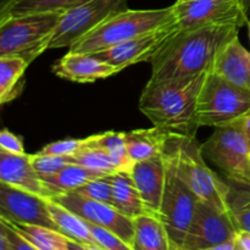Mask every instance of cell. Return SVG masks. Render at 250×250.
Returning a JSON list of instances; mask_svg holds the SVG:
<instances>
[{"mask_svg":"<svg viewBox=\"0 0 250 250\" xmlns=\"http://www.w3.org/2000/svg\"><path fill=\"white\" fill-rule=\"evenodd\" d=\"M0 149L11 154L22 155L26 154L23 148V143L17 136H15L9 129H2L0 133Z\"/></svg>","mask_w":250,"mask_h":250,"instance_id":"cell-35","label":"cell"},{"mask_svg":"<svg viewBox=\"0 0 250 250\" xmlns=\"http://www.w3.org/2000/svg\"><path fill=\"white\" fill-rule=\"evenodd\" d=\"M250 112V89L224 80L209 70L197 100L199 127H221L239 121Z\"/></svg>","mask_w":250,"mask_h":250,"instance_id":"cell-6","label":"cell"},{"mask_svg":"<svg viewBox=\"0 0 250 250\" xmlns=\"http://www.w3.org/2000/svg\"><path fill=\"white\" fill-rule=\"evenodd\" d=\"M238 250H242V249H239V247H238Z\"/></svg>","mask_w":250,"mask_h":250,"instance_id":"cell-44","label":"cell"},{"mask_svg":"<svg viewBox=\"0 0 250 250\" xmlns=\"http://www.w3.org/2000/svg\"><path fill=\"white\" fill-rule=\"evenodd\" d=\"M0 217L59 231L49 210L48 199L2 182H0Z\"/></svg>","mask_w":250,"mask_h":250,"instance_id":"cell-14","label":"cell"},{"mask_svg":"<svg viewBox=\"0 0 250 250\" xmlns=\"http://www.w3.org/2000/svg\"><path fill=\"white\" fill-rule=\"evenodd\" d=\"M247 27H248V32H249V39H250V20L247 21Z\"/></svg>","mask_w":250,"mask_h":250,"instance_id":"cell-42","label":"cell"},{"mask_svg":"<svg viewBox=\"0 0 250 250\" xmlns=\"http://www.w3.org/2000/svg\"><path fill=\"white\" fill-rule=\"evenodd\" d=\"M84 139H62L49 143L39 153L51 155H73L82 146Z\"/></svg>","mask_w":250,"mask_h":250,"instance_id":"cell-33","label":"cell"},{"mask_svg":"<svg viewBox=\"0 0 250 250\" xmlns=\"http://www.w3.org/2000/svg\"><path fill=\"white\" fill-rule=\"evenodd\" d=\"M12 227L39 250H68V238L56 229L36 225L17 224L7 220Z\"/></svg>","mask_w":250,"mask_h":250,"instance_id":"cell-27","label":"cell"},{"mask_svg":"<svg viewBox=\"0 0 250 250\" xmlns=\"http://www.w3.org/2000/svg\"><path fill=\"white\" fill-rule=\"evenodd\" d=\"M237 24H210L180 29L150 60V82L197 77L211 68L222 46L238 36Z\"/></svg>","mask_w":250,"mask_h":250,"instance_id":"cell-1","label":"cell"},{"mask_svg":"<svg viewBox=\"0 0 250 250\" xmlns=\"http://www.w3.org/2000/svg\"><path fill=\"white\" fill-rule=\"evenodd\" d=\"M242 4V7H243L244 12L247 14V16L250 17V0H239Z\"/></svg>","mask_w":250,"mask_h":250,"instance_id":"cell-40","label":"cell"},{"mask_svg":"<svg viewBox=\"0 0 250 250\" xmlns=\"http://www.w3.org/2000/svg\"><path fill=\"white\" fill-rule=\"evenodd\" d=\"M229 211L237 229L250 232V185L229 181Z\"/></svg>","mask_w":250,"mask_h":250,"instance_id":"cell-28","label":"cell"},{"mask_svg":"<svg viewBox=\"0 0 250 250\" xmlns=\"http://www.w3.org/2000/svg\"><path fill=\"white\" fill-rule=\"evenodd\" d=\"M126 9L127 0H78L61 15L49 49H70L110 15Z\"/></svg>","mask_w":250,"mask_h":250,"instance_id":"cell-9","label":"cell"},{"mask_svg":"<svg viewBox=\"0 0 250 250\" xmlns=\"http://www.w3.org/2000/svg\"><path fill=\"white\" fill-rule=\"evenodd\" d=\"M171 133L172 132L168 129L158 126L125 132L127 151L133 165L139 161L161 155Z\"/></svg>","mask_w":250,"mask_h":250,"instance_id":"cell-19","label":"cell"},{"mask_svg":"<svg viewBox=\"0 0 250 250\" xmlns=\"http://www.w3.org/2000/svg\"><path fill=\"white\" fill-rule=\"evenodd\" d=\"M78 0H4L0 20L24 15L66 11Z\"/></svg>","mask_w":250,"mask_h":250,"instance_id":"cell-24","label":"cell"},{"mask_svg":"<svg viewBox=\"0 0 250 250\" xmlns=\"http://www.w3.org/2000/svg\"><path fill=\"white\" fill-rule=\"evenodd\" d=\"M180 31L177 21L165 24L158 29L111 46L105 50L93 53L100 60L110 63L122 71L134 63L150 61L161 46Z\"/></svg>","mask_w":250,"mask_h":250,"instance_id":"cell-13","label":"cell"},{"mask_svg":"<svg viewBox=\"0 0 250 250\" xmlns=\"http://www.w3.org/2000/svg\"><path fill=\"white\" fill-rule=\"evenodd\" d=\"M112 207L131 219L150 214L144 205L131 172L119 171L112 175Z\"/></svg>","mask_w":250,"mask_h":250,"instance_id":"cell-20","label":"cell"},{"mask_svg":"<svg viewBox=\"0 0 250 250\" xmlns=\"http://www.w3.org/2000/svg\"><path fill=\"white\" fill-rule=\"evenodd\" d=\"M180 29L210 24H247L249 17L239 0H188L173 4Z\"/></svg>","mask_w":250,"mask_h":250,"instance_id":"cell-10","label":"cell"},{"mask_svg":"<svg viewBox=\"0 0 250 250\" xmlns=\"http://www.w3.org/2000/svg\"><path fill=\"white\" fill-rule=\"evenodd\" d=\"M133 250H170V237L156 215H141L133 219Z\"/></svg>","mask_w":250,"mask_h":250,"instance_id":"cell-21","label":"cell"},{"mask_svg":"<svg viewBox=\"0 0 250 250\" xmlns=\"http://www.w3.org/2000/svg\"><path fill=\"white\" fill-rule=\"evenodd\" d=\"M65 11L24 15L0 20V58L17 56L31 63L49 49Z\"/></svg>","mask_w":250,"mask_h":250,"instance_id":"cell-5","label":"cell"},{"mask_svg":"<svg viewBox=\"0 0 250 250\" xmlns=\"http://www.w3.org/2000/svg\"><path fill=\"white\" fill-rule=\"evenodd\" d=\"M210 70L233 84L250 89V53L238 36L222 46Z\"/></svg>","mask_w":250,"mask_h":250,"instance_id":"cell-18","label":"cell"},{"mask_svg":"<svg viewBox=\"0 0 250 250\" xmlns=\"http://www.w3.org/2000/svg\"><path fill=\"white\" fill-rule=\"evenodd\" d=\"M242 125H243V131H244V134H246L247 142H248V146L250 149V112L247 115V116L243 117V120H242Z\"/></svg>","mask_w":250,"mask_h":250,"instance_id":"cell-39","label":"cell"},{"mask_svg":"<svg viewBox=\"0 0 250 250\" xmlns=\"http://www.w3.org/2000/svg\"><path fill=\"white\" fill-rule=\"evenodd\" d=\"M89 227L95 239V243L102 247V248L106 250H133L131 244L125 242L121 237L117 236L114 232L97 226V225L90 224V222Z\"/></svg>","mask_w":250,"mask_h":250,"instance_id":"cell-32","label":"cell"},{"mask_svg":"<svg viewBox=\"0 0 250 250\" xmlns=\"http://www.w3.org/2000/svg\"><path fill=\"white\" fill-rule=\"evenodd\" d=\"M31 163L41 176H49L59 172L70 164H76L73 155H51V154H29Z\"/></svg>","mask_w":250,"mask_h":250,"instance_id":"cell-30","label":"cell"},{"mask_svg":"<svg viewBox=\"0 0 250 250\" xmlns=\"http://www.w3.org/2000/svg\"><path fill=\"white\" fill-rule=\"evenodd\" d=\"M0 182L48 200L59 194L37 172L29 154L17 155L0 149Z\"/></svg>","mask_w":250,"mask_h":250,"instance_id":"cell-15","label":"cell"},{"mask_svg":"<svg viewBox=\"0 0 250 250\" xmlns=\"http://www.w3.org/2000/svg\"><path fill=\"white\" fill-rule=\"evenodd\" d=\"M163 154L166 160V180L156 216L165 226L171 243L183 246L199 199L180 177L171 156L165 150Z\"/></svg>","mask_w":250,"mask_h":250,"instance_id":"cell-8","label":"cell"},{"mask_svg":"<svg viewBox=\"0 0 250 250\" xmlns=\"http://www.w3.org/2000/svg\"><path fill=\"white\" fill-rule=\"evenodd\" d=\"M242 120L216 127L202 144V150L203 155L224 171L229 181L250 185V149Z\"/></svg>","mask_w":250,"mask_h":250,"instance_id":"cell-7","label":"cell"},{"mask_svg":"<svg viewBox=\"0 0 250 250\" xmlns=\"http://www.w3.org/2000/svg\"><path fill=\"white\" fill-rule=\"evenodd\" d=\"M164 150L171 156L177 173L198 199L229 211V185L205 164L202 144L195 134L172 132Z\"/></svg>","mask_w":250,"mask_h":250,"instance_id":"cell-3","label":"cell"},{"mask_svg":"<svg viewBox=\"0 0 250 250\" xmlns=\"http://www.w3.org/2000/svg\"><path fill=\"white\" fill-rule=\"evenodd\" d=\"M51 200L63 205L85 221L114 232L132 246L134 237L133 219L121 214L111 204L93 200L77 192L61 193Z\"/></svg>","mask_w":250,"mask_h":250,"instance_id":"cell-12","label":"cell"},{"mask_svg":"<svg viewBox=\"0 0 250 250\" xmlns=\"http://www.w3.org/2000/svg\"><path fill=\"white\" fill-rule=\"evenodd\" d=\"M49 210L58 229L67 238L81 243L97 244L90 231L89 222L54 200H49Z\"/></svg>","mask_w":250,"mask_h":250,"instance_id":"cell-23","label":"cell"},{"mask_svg":"<svg viewBox=\"0 0 250 250\" xmlns=\"http://www.w3.org/2000/svg\"><path fill=\"white\" fill-rule=\"evenodd\" d=\"M237 229L231 214L199 200L183 241L188 250H200L236 238Z\"/></svg>","mask_w":250,"mask_h":250,"instance_id":"cell-11","label":"cell"},{"mask_svg":"<svg viewBox=\"0 0 250 250\" xmlns=\"http://www.w3.org/2000/svg\"><path fill=\"white\" fill-rule=\"evenodd\" d=\"M29 63L17 56L0 58V103L11 102L20 92L19 82Z\"/></svg>","mask_w":250,"mask_h":250,"instance_id":"cell-26","label":"cell"},{"mask_svg":"<svg viewBox=\"0 0 250 250\" xmlns=\"http://www.w3.org/2000/svg\"><path fill=\"white\" fill-rule=\"evenodd\" d=\"M176 21L172 6L153 10H122L100 22L70 48L73 53L93 54L121 44Z\"/></svg>","mask_w":250,"mask_h":250,"instance_id":"cell-4","label":"cell"},{"mask_svg":"<svg viewBox=\"0 0 250 250\" xmlns=\"http://www.w3.org/2000/svg\"><path fill=\"white\" fill-rule=\"evenodd\" d=\"M237 244H238L239 249L242 250H250V232L243 231V229H238L236 236Z\"/></svg>","mask_w":250,"mask_h":250,"instance_id":"cell-37","label":"cell"},{"mask_svg":"<svg viewBox=\"0 0 250 250\" xmlns=\"http://www.w3.org/2000/svg\"><path fill=\"white\" fill-rule=\"evenodd\" d=\"M93 200L112 205V175L97 178L73 190Z\"/></svg>","mask_w":250,"mask_h":250,"instance_id":"cell-31","label":"cell"},{"mask_svg":"<svg viewBox=\"0 0 250 250\" xmlns=\"http://www.w3.org/2000/svg\"><path fill=\"white\" fill-rule=\"evenodd\" d=\"M0 229L9 238L12 246V250H39L34 244H32L23 236H21L4 217H0Z\"/></svg>","mask_w":250,"mask_h":250,"instance_id":"cell-34","label":"cell"},{"mask_svg":"<svg viewBox=\"0 0 250 250\" xmlns=\"http://www.w3.org/2000/svg\"><path fill=\"white\" fill-rule=\"evenodd\" d=\"M200 250H238V244H237L236 238L232 239V241L225 242V243L217 244V246L209 247V248H204Z\"/></svg>","mask_w":250,"mask_h":250,"instance_id":"cell-38","label":"cell"},{"mask_svg":"<svg viewBox=\"0 0 250 250\" xmlns=\"http://www.w3.org/2000/svg\"><path fill=\"white\" fill-rule=\"evenodd\" d=\"M67 247L68 250H106L102 248L98 244H89V243H81V242L72 241V239L68 238L67 241Z\"/></svg>","mask_w":250,"mask_h":250,"instance_id":"cell-36","label":"cell"},{"mask_svg":"<svg viewBox=\"0 0 250 250\" xmlns=\"http://www.w3.org/2000/svg\"><path fill=\"white\" fill-rule=\"evenodd\" d=\"M177 2H183V1H188V0H176Z\"/></svg>","mask_w":250,"mask_h":250,"instance_id":"cell-43","label":"cell"},{"mask_svg":"<svg viewBox=\"0 0 250 250\" xmlns=\"http://www.w3.org/2000/svg\"><path fill=\"white\" fill-rule=\"evenodd\" d=\"M51 70L58 77L77 83H92L120 72L119 68L100 60L94 54L70 50L54 63Z\"/></svg>","mask_w":250,"mask_h":250,"instance_id":"cell-16","label":"cell"},{"mask_svg":"<svg viewBox=\"0 0 250 250\" xmlns=\"http://www.w3.org/2000/svg\"><path fill=\"white\" fill-rule=\"evenodd\" d=\"M170 250H188V249H186L183 246H178V244H172V243H171Z\"/></svg>","mask_w":250,"mask_h":250,"instance_id":"cell-41","label":"cell"},{"mask_svg":"<svg viewBox=\"0 0 250 250\" xmlns=\"http://www.w3.org/2000/svg\"><path fill=\"white\" fill-rule=\"evenodd\" d=\"M73 158L76 164H80L85 167L102 171L109 175L117 172L107 150L100 144L98 134L84 138L82 146L73 154Z\"/></svg>","mask_w":250,"mask_h":250,"instance_id":"cell-25","label":"cell"},{"mask_svg":"<svg viewBox=\"0 0 250 250\" xmlns=\"http://www.w3.org/2000/svg\"><path fill=\"white\" fill-rule=\"evenodd\" d=\"M98 138H99L100 144L109 153L117 172L119 171L131 172L132 167H133V163H132L128 151H127L125 132L109 131L105 132V133H99Z\"/></svg>","mask_w":250,"mask_h":250,"instance_id":"cell-29","label":"cell"},{"mask_svg":"<svg viewBox=\"0 0 250 250\" xmlns=\"http://www.w3.org/2000/svg\"><path fill=\"white\" fill-rule=\"evenodd\" d=\"M109 176V173L102 171L93 170L85 167L80 164H70L66 167L54 175L42 176L44 181L53 188L54 190L61 194L65 192H73L82 186L97 180V178Z\"/></svg>","mask_w":250,"mask_h":250,"instance_id":"cell-22","label":"cell"},{"mask_svg":"<svg viewBox=\"0 0 250 250\" xmlns=\"http://www.w3.org/2000/svg\"><path fill=\"white\" fill-rule=\"evenodd\" d=\"M208 72V71H207ZM207 72L183 80L150 82L142 92L139 109L154 126L181 134H195V109Z\"/></svg>","mask_w":250,"mask_h":250,"instance_id":"cell-2","label":"cell"},{"mask_svg":"<svg viewBox=\"0 0 250 250\" xmlns=\"http://www.w3.org/2000/svg\"><path fill=\"white\" fill-rule=\"evenodd\" d=\"M131 176L148 211L158 215L166 180V160L164 154L134 164Z\"/></svg>","mask_w":250,"mask_h":250,"instance_id":"cell-17","label":"cell"}]
</instances>
